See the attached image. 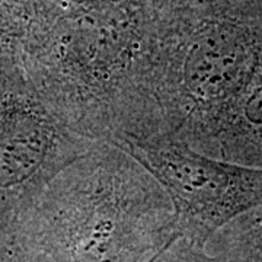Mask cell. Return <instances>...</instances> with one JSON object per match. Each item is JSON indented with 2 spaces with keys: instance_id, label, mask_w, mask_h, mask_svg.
<instances>
[{
  "instance_id": "obj_2",
  "label": "cell",
  "mask_w": 262,
  "mask_h": 262,
  "mask_svg": "<svg viewBox=\"0 0 262 262\" xmlns=\"http://www.w3.org/2000/svg\"><path fill=\"white\" fill-rule=\"evenodd\" d=\"M158 69L163 134L236 162L262 114V5L160 0Z\"/></svg>"
},
{
  "instance_id": "obj_1",
  "label": "cell",
  "mask_w": 262,
  "mask_h": 262,
  "mask_svg": "<svg viewBox=\"0 0 262 262\" xmlns=\"http://www.w3.org/2000/svg\"><path fill=\"white\" fill-rule=\"evenodd\" d=\"M160 0H34L19 60L53 111L92 141L163 134Z\"/></svg>"
},
{
  "instance_id": "obj_3",
  "label": "cell",
  "mask_w": 262,
  "mask_h": 262,
  "mask_svg": "<svg viewBox=\"0 0 262 262\" xmlns=\"http://www.w3.org/2000/svg\"><path fill=\"white\" fill-rule=\"evenodd\" d=\"M51 262H149L173 242V210L130 153L96 143L13 222Z\"/></svg>"
},
{
  "instance_id": "obj_5",
  "label": "cell",
  "mask_w": 262,
  "mask_h": 262,
  "mask_svg": "<svg viewBox=\"0 0 262 262\" xmlns=\"http://www.w3.org/2000/svg\"><path fill=\"white\" fill-rule=\"evenodd\" d=\"M156 178L173 210V241L206 248L237 215L262 206V169L214 159L168 134L118 146Z\"/></svg>"
},
{
  "instance_id": "obj_7",
  "label": "cell",
  "mask_w": 262,
  "mask_h": 262,
  "mask_svg": "<svg viewBox=\"0 0 262 262\" xmlns=\"http://www.w3.org/2000/svg\"><path fill=\"white\" fill-rule=\"evenodd\" d=\"M206 248H198L184 239H177L156 253L149 262H230L214 255H207Z\"/></svg>"
},
{
  "instance_id": "obj_6",
  "label": "cell",
  "mask_w": 262,
  "mask_h": 262,
  "mask_svg": "<svg viewBox=\"0 0 262 262\" xmlns=\"http://www.w3.org/2000/svg\"><path fill=\"white\" fill-rule=\"evenodd\" d=\"M32 10L34 0H0V56L19 58Z\"/></svg>"
},
{
  "instance_id": "obj_4",
  "label": "cell",
  "mask_w": 262,
  "mask_h": 262,
  "mask_svg": "<svg viewBox=\"0 0 262 262\" xmlns=\"http://www.w3.org/2000/svg\"><path fill=\"white\" fill-rule=\"evenodd\" d=\"M96 143L69 128L18 57L0 56V225H10Z\"/></svg>"
}]
</instances>
